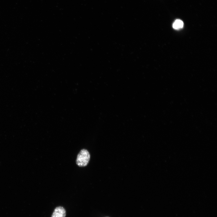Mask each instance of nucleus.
Listing matches in <instances>:
<instances>
[{"instance_id":"nucleus-1","label":"nucleus","mask_w":217,"mask_h":217,"mask_svg":"<svg viewBox=\"0 0 217 217\" xmlns=\"http://www.w3.org/2000/svg\"><path fill=\"white\" fill-rule=\"evenodd\" d=\"M90 159V155L88 151L83 149L78 154L76 160V164L80 167H84L88 164Z\"/></svg>"},{"instance_id":"nucleus-2","label":"nucleus","mask_w":217,"mask_h":217,"mask_svg":"<svg viewBox=\"0 0 217 217\" xmlns=\"http://www.w3.org/2000/svg\"><path fill=\"white\" fill-rule=\"evenodd\" d=\"M66 215L65 209L63 207L59 206L55 209L51 217H65Z\"/></svg>"},{"instance_id":"nucleus-3","label":"nucleus","mask_w":217,"mask_h":217,"mask_svg":"<svg viewBox=\"0 0 217 217\" xmlns=\"http://www.w3.org/2000/svg\"><path fill=\"white\" fill-rule=\"evenodd\" d=\"M183 22L179 19L176 20L173 24V28L176 30H178L182 28L183 27Z\"/></svg>"}]
</instances>
